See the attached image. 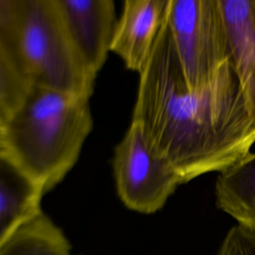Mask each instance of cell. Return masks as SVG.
<instances>
[{"label": "cell", "instance_id": "11", "mask_svg": "<svg viewBox=\"0 0 255 255\" xmlns=\"http://www.w3.org/2000/svg\"><path fill=\"white\" fill-rule=\"evenodd\" d=\"M0 255H72L64 232L43 211L0 248Z\"/></svg>", "mask_w": 255, "mask_h": 255}, {"label": "cell", "instance_id": "10", "mask_svg": "<svg viewBox=\"0 0 255 255\" xmlns=\"http://www.w3.org/2000/svg\"><path fill=\"white\" fill-rule=\"evenodd\" d=\"M217 207L255 232V152H249L215 180Z\"/></svg>", "mask_w": 255, "mask_h": 255}, {"label": "cell", "instance_id": "8", "mask_svg": "<svg viewBox=\"0 0 255 255\" xmlns=\"http://www.w3.org/2000/svg\"><path fill=\"white\" fill-rule=\"evenodd\" d=\"M44 194L40 184L0 144V248L42 212Z\"/></svg>", "mask_w": 255, "mask_h": 255}, {"label": "cell", "instance_id": "2", "mask_svg": "<svg viewBox=\"0 0 255 255\" xmlns=\"http://www.w3.org/2000/svg\"><path fill=\"white\" fill-rule=\"evenodd\" d=\"M89 100L31 87L9 118L3 145L45 193L73 168L93 129Z\"/></svg>", "mask_w": 255, "mask_h": 255}, {"label": "cell", "instance_id": "6", "mask_svg": "<svg viewBox=\"0 0 255 255\" xmlns=\"http://www.w3.org/2000/svg\"><path fill=\"white\" fill-rule=\"evenodd\" d=\"M68 35L88 70L97 77L111 52L118 22L112 0H56Z\"/></svg>", "mask_w": 255, "mask_h": 255}, {"label": "cell", "instance_id": "12", "mask_svg": "<svg viewBox=\"0 0 255 255\" xmlns=\"http://www.w3.org/2000/svg\"><path fill=\"white\" fill-rule=\"evenodd\" d=\"M30 88L10 49L0 37V99L10 116L22 104Z\"/></svg>", "mask_w": 255, "mask_h": 255}, {"label": "cell", "instance_id": "13", "mask_svg": "<svg viewBox=\"0 0 255 255\" xmlns=\"http://www.w3.org/2000/svg\"><path fill=\"white\" fill-rule=\"evenodd\" d=\"M217 255H255V232L241 225L232 227Z\"/></svg>", "mask_w": 255, "mask_h": 255}, {"label": "cell", "instance_id": "9", "mask_svg": "<svg viewBox=\"0 0 255 255\" xmlns=\"http://www.w3.org/2000/svg\"><path fill=\"white\" fill-rule=\"evenodd\" d=\"M230 65L255 122V0H218Z\"/></svg>", "mask_w": 255, "mask_h": 255}, {"label": "cell", "instance_id": "7", "mask_svg": "<svg viewBox=\"0 0 255 255\" xmlns=\"http://www.w3.org/2000/svg\"><path fill=\"white\" fill-rule=\"evenodd\" d=\"M168 0H127L118 18L111 52L138 74L150 58L165 21Z\"/></svg>", "mask_w": 255, "mask_h": 255}, {"label": "cell", "instance_id": "14", "mask_svg": "<svg viewBox=\"0 0 255 255\" xmlns=\"http://www.w3.org/2000/svg\"><path fill=\"white\" fill-rule=\"evenodd\" d=\"M10 118V112L0 99V144H3L6 127Z\"/></svg>", "mask_w": 255, "mask_h": 255}, {"label": "cell", "instance_id": "3", "mask_svg": "<svg viewBox=\"0 0 255 255\" xmlns=\"http://www.w3.org/2000/svg\"><path fill=\"white\" fill-rule=\"evenodd\" d=\"M0 37L31 87L91 98L96 76L73 45L56 0H0Z\"/></svg>", "mask_w": 255, "mask_h": 255}, {"label": "cell", "instance_id": "5", "mask_svg": "<svg viewBox=\"0 0 255 255\" xmlns=\"http://www.w3.org/2000/svg\"><path fill=\"white\" fill-rule=\"evenodd\" d=\"M113 169L122 202L139 213L158 211L183 184L177 171L153 151L133 123L115 148Z\"/></svg>", "mask_w": 255, "mask_h": 255}, {"label": "cell", "instance_id": "1", "mask_svg": "<svg viewBox=\"0 0 255 255\" xmlns=\"http://www.w3.org/2000/svg\"><path fill=\"white\" fill-rule=\"evenodd\" d=\"M131 123L183 183L227 169L255 143V122L232 67L210 86L189 89L165 21L139 73Z\"/></svg>", "mask_w": 255, "mask_h": 255}, {"label": "cell", "instance_id": "4", "mask_svg": "<svg viewBox=\"0 0 255 255\" xmlns=\"http://www.w3.org/2000/svg\"><path fill=\"white\" fill-rule=\"evenodd\" d=\"M165 22L189 89H204L230 67L218 0H168Z\"/></svg>", "mask_w": 255, "mask_h": 255}]
</instances>
